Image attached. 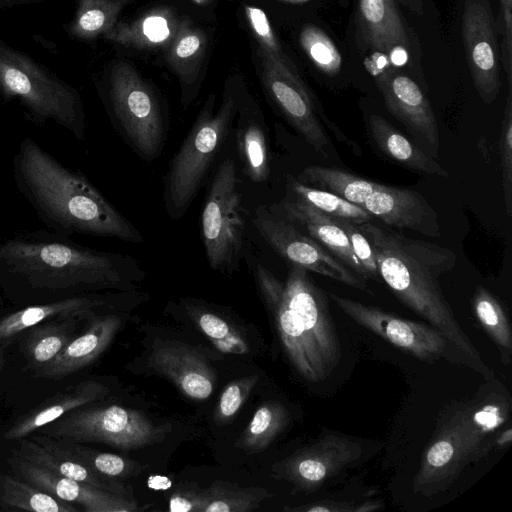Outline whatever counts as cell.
Returning <instances> with one entry per match:
<instances>
[{
	"instance_id": "31",
	"label": "cell",
	"mask_w": 512,
	"mask_h": 512,
	"mask_svg": "<svg viewBox=\"0 0 512 512\" xmlns=\"http://www.w3.org/2000/svg\"><path fill=\"white\" fill-rule=\"evenodd\" d=\"M183 305L194 324L218 351L233 355L249 353L248 341L230 322L204 305L188 300Z\"/></svg>"
},
{
	"instance_id": "26",
	"label": "cell",
	"mask_w": 512,
	"mask_h": 512,
	"mask_svg": "<svg viewBox=\"0 0 512 512\" xmlns=\"http://www.w3.org/2000/svg\"><path fill=\"white\" fill-rule=\"evenodd\" d=\"M370 136L377 149L401 167L422 175L448 177L447 170L411 139L380 115L368 119Z\"/></svg>"
},
{
	"instance_id": "14",
	"label": "cell",
	"mask_w": 512,
	"mask_h": 512,
	"mask_svg": "<svg viewBox=\"0 0 512 512\" xmlns=\"http://www.w3.org/2000/svg\"><path fill=\"white\" fill-rule=\"evenodd\" d=\"M262 83L285 120L318 153L329 154L331 142L317 115L312 96L292 63L273 59L259 48Z\"/></svg>"
},
{
	"instance_id": "1",
	"label": "cell",
	"mask_w": 512,
	"mask_h": 512,
	"mask_svg": "<svg viewBox=\"0 0 512 512\" xmlns=\"http://www.w3.org/2000/svg\"><path fill=\"white\" fill-rule=\"evenodd\" d=\"M140 262L84 247L52 230L0 237V287L18 300H59L102 289H133Z\"/></svg>"
},
{
	"instance_id": "9",
	"label": "cell",
	"mask_w": 512,
	"mask_h": 512,
	"mask_svg": "<svg viewBox=\"0 0 512 512\" xmlns=\"http://www.w3.org/2000/svg\"><path fill=\"white\" fill-rule=\"evenodd\" d=\"M106 106L114 130L141 159L151 163L162 153L168 119L153 88L128 62L110 70Z\"/></svg>"
},
{
	"instance_id": "7",
	"label": "cell",
	"mask_w": 512,
	"mask_h": 512,
	"mask_svg": "<svg viewBox=\"0 0 512 512\" xmlns=\"http://www.w3.org/2000/svg\"><path fill=\"white\" fill-rule=\"evenodd\" d=\"M301 183L332 192L361 207L389 227L439 237L435 209L418 191L380 184L338 168L311 165L297 177Z\"/></svg>"
},
{
	"instance_id": "16",
	"label": "cell",
	"mask_w": 512,
	"mask_h": 512,
	"mask_svg": "<svg viewBox=\"0 0 512 512\" xmlns=\"http://www.w3.org/2000/svg\"><path fill=\"white\" fill-rule=\"evenodd\" d=\"M363 454L364 445L359 439L327 432L313 444L275 463L272 472L275 477L293 484L298 491L313 492L357 463Z\"/></svg>"
},
{
	"instance_id": "41",
	"label": "cell",
	"mask_w": 512,
	"mask_h": 512,
	"mask_svg": "<svg viewBox=\"0 0 512 512\" xmlns=\"http://www.w3.org/2000/svg\"><path fill=\"white\" fill-rule=\"evenodd\" d=\"M502 187L506 212H512V88L509 87L499 139Z\"/></svg>"
},
{
	"instance_id": "30",
	"label": "cell",
	"mask_w": 512,
	"mask_h": 512,
	"mask_svg": "<svg viewBox=\"0 0 512 512\" xmlns=\"http://www.w3.org/2000/svg\"><path fill=\"white\" fill-rule=\"evenodd\" d=\"M0 507L3 510L78 512L72 504L9 474L0 473Z\"/></svg>"
},
{
	"instance_id": "15",
	"label": "cell",
	"mask_w": 512,
	"mask_h": 512,
	"mask_svg": "<svg viewBox=\"0 0 512 512\" xmlns=\"http://www.w3.org/2000/svg\"><path fill=\"white\" fill-rule=\"evenodd\" d=\"M360 44L372 53L364 64L375 81L409 62L410 41L395 0H358Z\"/></svg>"
},
{
	"instance_id": "17",
	"label": "cell",
	"mask_w": 512,
	"mask_h": 512,
	"mask_svg": "<svg viewBox=\"0 0 512 512\" xmlns=\"http://www.w3.org/2000/svg\"><path fill=\"white\" fill-rule=\"evenodd\" d=\"M488 0H465L462 39L470 74L478 95L491 104L499 95L500 46Z\"/></svg>"
},
{
	"instance_id": "4",
	"label": "cell",
	"mask_w": 512,
	"mask_h": 512,
	"mask_svg": "<svg viewBox=\"0 0 512 512\" xmlns=\"http://www.w3.org/2000/svg\"><path fill=\"white\" fill-rule=\"evenodd\" d=\"M308 272L290 265L282 282L261 263L254 266L258 291L274 318L290 363L302 378L318 383L338 365L341 346L327 296Z\"/></svg>"
},
{
	"instance_id": "36",
	"label": "cell",
	"mask_w": 512,
	"mask_h": 512,
	"mask_svg": "<svg viewBox=\"0 0 512 512\" xmlns=\"http://www.w3.org/2000/svg\"><path fill=\"white\" fill-rule=\"evenodd\" d=\"M289 196L302 200L317 210L337 219L362 224L374 220V217L340 196L315 187L307 186L291 175L287 176Z\"/></svg>"
},
{
	"instance_id": "46",
	"label": "cell",
	"mask_w": 512,
	"mask_h": 512,
	"mask_svg": "<svg viewBox=\"0 0 512 512\" xmlns=\"http://www.w3.org/2000/svg\"><path fill=\"white\" fill-rule=\"evenodd\" d=\"M502 17V42L500 45V59L503 67L512 65V0H499Z\"/></svg>"
},
{
	"instance_id": "20",
	"label": "cell",
	"mask_w": 512,
	"mask_h": 512,
	"mask_svg": "<svg viewBox=\"0 0 512 512\" xmlns=\"http://www.w3.org/2000/svg\"><path fill=\"white\" fill-rule=\"evenodd\" d=\"M148 367L168 378L188 398L207 399L214 390L215 375L206 359L192 346L176 340H154Z\"/></svg>"
},
{
	"instance_id": "35",
	"label": "cell",
	"mask_w": 512,
	"mask_h": 512,
	"mask_svg": "<svg viewBox=\"0 0 512 512\" xmlns=\"http://www.w3.org/2000/svg\"><path fill=\"white\" fill-rule=\"evenodd\" d=\"M124 0H77L75 17L69 33L79 40H93L115 24Z\"/></svg>"
},
{
	"instance_id": "29",
	"label": "cell",
	"mask_w": 512,
	"mask_h": 512,
	"mask_svg": "<svg viewBox=\"0 0 512 512\" xmlns=\"http://www.w3.org/2000/svg\"><path fill=\"white\" fill-rule=\"evenodd\" d=\"M177 33L175 17L167 10H155L131 23H116L103 37L124 46L148 49L171 43Z\"/></svg>"
},
{
	"instance_id": "40",
	"label": "cell",
	"mask_w": 512,
	"mask_h": 512,
	"mask_svg": "<svg viewBox=\"0 0 512 512\" xmlns=\"http://www.w3.org/2000/svg\"><path fill=\"white\" fill-rule=\"evenodd\" d=\"M258 380V375H249L235 379L226 385L214 412V420L218 425L226 424L238 413Z\"/></svg>"
},
{
	"instance_id": "32",
	"label": "cell",
	"mask_w": 512,
	"mask_h": 512,
	"mask_svg": "<svg viewBox=\"0 0 512 512\" xmlns=\"http://www.w3.org/2000/svg\"><path fill=\"white\" fill-rule=\"evenodd\" d=\"M287 409L277 401L262 403L235 443V447L249 453L265 450L286 428Z\"/></svg>"
},
{
	"instance_id": "13",
	"label": "cell",
	"mask_w": 512,
	"mask_h": 512,
	"mask_svg": "<svg viewBox=\"0 0 512 512\" xmlns=\"http://www.w3.org/2000/svg\"><path fill=\"white\" fill-rule=\"evenodd\" d=\"M252 222L264 240L290 265L329 277L369 292L366 279L344 265L328 249L265 206L256 209Z\"/></svg>"
},
{
	"instance_id": "22",
	"label": "cell",
	"mask_w": 512,
	"mask_h": 512,
	"mask_svg": "<svg viewBox=\"0 0 512 512\" xmlns=\"http://www.w3.org/2000/svg\"><path fill=\"white\" fill-rule=\"evenodd\" d=\"M15 454L60 476L131 497V491L114 478L104 476L68 454L58 440L42 433L18 440Z\"/></svg>"
},
{
	"instance_id": "5",
	"label": "cell",
	"mask_w": 512,
	"mask_h": 512,
	"mask_svg": "<svg viewBox=\"0 0 512 512\" xmlns=\"http://www.w3.org/2000/svg\"><path fill=\"white\" fill-rule=\"evenodd\" d=\"M508 418L500 394L455 408L427 445L413 479V490L426 497L448 489L463 470L497 448L496 437Z\"/></svg>"
},
{
	"instance_id": "50",
	"label": "cell",
	"mask_w": 512,
	"mask_h": 512,
	"mask_svg": "<svg viewBox=\"0 0 512 512\" xmlns=\"http://www.w3.org/2000/svg\"><path fill=\"white\" fill-rule=\"evenodd\" d=\"M278 1L291 3V4H299V3H304V2H307L310 0H278Z\"/></svg>"
},
{
	"instance_id": "3",
	"label": "cell",
	"mask_w": 512,
	"mask_h": 512,
	"mask_svg": "<svg viewBox=\"0 0 512 512\" xmlns=\"http://www.w3.org/2000/svg\"><path fill=\"white\" fill-rule=\"evenodd\" d=\"M358 227L373 248L383 283L393 294L471 359L486 366L440 287V277L457 264L456 253L434 243L409 238L373 221L358 224Z\"/></svg>"
},
{
	"instance_id": "45",
	"label": "cell",
	"mask_w": 512,
	"mask_h": 512,
	"mask_svg": "<svg viewBox=\"0 0 512 512\" xmlns=\"http://www.w3.org/2000/svg\"><path fill=\"white\" fill-rule=\"evenodd\" d=\"M168 509L170 512H202L201 487L178 488L169 498Z\"/></svg>"
},
{
	"instance_id": "6",
	"label": "cell",
	"mask_w": 512,
	"mask_h": 512,
	"mask_svg": "<svg viewBox=\"0 0 512 512\" xmlns=\"http://www.w3.org/2000/svg\"><path fill=\"white\" fill-rule=\"evenodd\" d=\"M0 93L6 100H17L34 124L53 121L77 140L85 139V112L78 91L2 39Z\"/></svg>"
},
{
	"instance_id": "42",
	"label": "cell",
	"mask_w": 512,
	"mask_h": 512,
	"mask_svg": "<svg viewBox=\"0 0 512 512\" xmlns=\"http://www.w3.org/2000/svg\"><path fill=\"white\" fill-rule=\"evenodd\" d=\"M337 221L345 231L352 251L364 270L366 279L383 283L373 248L367 237L360 231L358 224L343 219H337Z\"/></svg>"
},
{
	"instance_id": "33",
	"label": "cell",
	"mask_w": 512,
	"mask_h": 512,
	"mask_svg": "<svg viewBox=\"0 0 512 512\" xmlns=\"http://www.w3.org/2000/svg\"><path fill=\"white\" fill-rule=\"evenodd\" d=\"M202 512H247L261 506L271 497L260 487H242L227 481H215L201 488Z\"/></svg>"
},
{
	"instance_id": "12",
	"label": "cell",
	"mask_w": 512,
	"mask_h": 512,
	"mask_svg": "<svg viewBox=\"0 0 512 512\" xmlns=\"http://www.w3.org/2000/svg\"><path fill=\"white\" fill-rule=\"evenodd\" d=\"M328 297L353 321L422 361L433 363L445 359L454 364L469 366L487 379H494L489 367L475 362L430 324L405 320L377 307L334 293H328Z\"/></svg>"
},
{
	"instance_id": "23",
	"label": "cell",
	"mask_w": 512,
	"mask_h": 512,
	"mask_svg": "<svg viewBox=\"0 0 512 512\" xmlns=\"http://www.w3.org/2000/svg\"><path fill=\"white\" fill-rule=\"evenodd\" d=\"M89 320L86 331L73 338L52 362L33 372L34 377L62 379L90 365L109 347L121 326V318L115 314H93Z\"/></svg>"
},
{
	"instance_id": "43",
	"label": "cell",
	"mask_w": 512,
	"mask_h": 512,
	"mask_svg": "<svg viewBox=\"0 0 512 512\" xmlns=\"http://www.w3.org/2000/svg\"><path fill=\"white\" fill-rule=\"evenodd\" d=\"M245 13L248 23L260 44L259 48L279 62L291 63L283 53L265 12L261 8L245 5Z\"/></svg>"
},
{
	"instance_id": "27",
	"label": "cell",
	"mask_w": 512,
	"mask_h": 512,
	"mask_svg": "<svg viewBox=\"0 0 512 512\" xmlns=\"http://www.w3.org/2000/svg\"><path fill=\"white\" fill-rule=\"evenodd\" d=\"M236 144L244 174L254 183L266 182L271 173L268 129L262 115L242 110L236 128Z\"/></svg>"
},
{
	"instance_id": "44",
	"label": "cell",
	"mask_w": 512,
	"mask_h": 512,
	"mask_svg": "<svg viewBox=\"0 0 512 512\" xmlns=\"http://www.w3.org/2000/svg\"><path fill=\"white\" fill-rule=\"evenodd\" d=\"M384 504L380 501L356 502L348 500L326 499L298 507L284 508L291 512H371L381 510Z\"/></svg>"
},
{
	"instance_id": "38",
	"label": "cell",
	"mask_w": 512,
	"mask_h": 512,
	"mask_svg": "<svg viewBox=\"0 0 512 512\" xmlns=\"http://www.w3.org/2000/svg\"><path fill=\"white\" fill-rule=\"evenodd\" d=\"M61 447L72 457L96 472L110 478H128L142 473L140 463L113 453L101 452L82 443L57 439Z\"/></svg>"
},
{
	"instance_id": "18",
	"label": "cell",
	"mask_w": 512,
	"mask_h": 512,
	"mask_svg": "<svg viewBox=\"0 0 512 512\" xmlns=\"http://www.w3.org/2000/svg\"><path fill=\"white\" fill-rule=\"evenodd\" d=\"M375 82L388 111L424 146L426 153L437 157L440 146L437 121L418 84L398 71L390 72Z\"/></svg>"
},
{
	"instance_id": "8",
	"label": "cell",
	"mask_w": 512,
	"mask_h": 512,
	"mask_svg": "<svg viewBox=\"0 0 512 512\" xmlns=\"http://www.w3.org/2000/svg\"><path fill=\"white\" fill-rule=\"evenodd\" d=\"M239 101L231 94L214 111V96L202 107L192 127L171 158L164 183V206L171 220L183 218L229 135Z\"/></svg>"
},
{
	"instance_id": "25",
	"label": "cell",
	"mask_w": 512,
	"mask_h": 512,
	"mask_svg": "<svg viewBox=\"0 0 512 512\" xmlns=\"http://www.w3.org/2000/svg\"><path fill=\"white\" fill-rule=\"evenodd\" d=\"M108 394V388L94 380H86L69 386L21 415L5 431L3 438L12 441L28 437L65 414L101 400Z\"/></svg>"
},
{
	"instance_id": "48",
	"label": "cell",
	"mask_w": 512,
	"mask_h": 512,
	"mask_svg": "<svg viewBox=\"0 0 512 512\" xmlns=\"http://www.w3.org/2000/svg\"><path fill=\"white\" fill-rule=\"evenodd\" d=\"M512 440V429L510 427L500 431L496 437L497 448H502L507 444H510Z\"/></svg>"
},
{
	"instance_id": "39",
	"label": "cell",
	"mask_w": 512,
	"mask_h": 512,
	"mask_svg": "<svg viewBox=\"0 0 512 512\" xmlns=\"http://www.w3.org/2000/svg\"><path fill=\"white\" fill-rule=\"evenodd\" d=\"M299 42L311 62L326 75L334 76L342 68V56L332 39L317 26L305 25Z\"/></svg>"
},
{
	"instance_id": "49",
	"label": "cell",
	"mask_w": 512,
	"mask_h": 512,
	"mask_svg": "<svg viewBox=\"0 0 512 512\" xmlns=\"http://www.w3.org/2000/svg\"><path fill=\"white\" fill-rule=\"evenodd\" d=\"M39 0H0V6H12L17 4L31 3Z\"/></svg>"
},
{
	"instance_id": "34",
	"label": "cell",
	"mask_w": 512,
	"mask_h": 512,
	"mask_svg": "<svg viewBox=\"0 0 512 512\" xmlns=\"http://www.w3.org/2000/svg\"><path fill=\"white\" fill-rule=\"evenodd\" d=\"M474 314L500 351L501 360L508 364L512 353V331L506 312L498 299L478 285L472 297Z\"/></svg>"
},
{
	"instance_id": "21",
	"label": "cell",
	"mask_w": 512,
	"mask_h": 512,
	"mask_svg": "<svg viewBox=\"0 0 512 512\" xmlns=\"http://www.w3.org/2000/svg\"><path fill=\"white\" fill-rule=\"evenodd\" d=\"M109 304L105 297L79 294L59 300L33 303L0 319V372L5 365V351L30 327L54 318H88Z\"/></svg>"
},
{
	"instance_id": "11",
	"label": "cell",
	"mask_w": 512,
	"mask_h": 512,
	"mask_svg": "<svg viewBox=\"0 0 512 512\" xmlns=\"http://www.w3.org/2000/svg\"><path fill=\"white\" fill-rule=\"evenodd\" d=\"M240 179L235 160L222 161L210 185L201 214V233L211 269L231 274L244 250Z\"/></svg>"
},
{
	"instance_id": "2",
	"label": "cell",
	"mask_w": 512,
	"mask_h": 512,
	"mask_svg": "<svg viewBox=\"0 0 512 512\" xmlns=\"http://www.w3.org/2000/svg\"><path fill=\"white\" fill-rule=\"evenodd\" d=\"M13 177L39 219L63 235L111 237L143 242L140 231L81 172L72 170L29 137L13 158Z\"/></svg>"
},
{
	"instance_id": "19",
	"label": "cell",
	"mask_w": 512,
	"mask_h": 512,
	"mask_svg": "<svg viewBox=\"0 0 512 512\" xmlns=\"http://www.w3.org/2000/svg\"><path fill=\"white\" fill-rule=\"evenodd\" d=\"M8 462L11 469L23 480L62 501L79 504L86 512H133L138 510L137 502L131 497L60 476L25 460L14 452L8 458Z\"/></svg>"
},
{
	"instance_id": "47",
	"label": "cell",
	"mask_w": 512,
	"mask_h": 512,
	"mask_svg": "<svg viewBox=\"0 0 512 512\" xmlns=\"http://www.w3.org/2000/svg\"><path fill=\"white\" fill-rule=\"evenodd\" d=\"M404 6H406L413 13L421 16L424 13V1L423 0H399Z\"/></svg>"
},
{
	"instance_id": "37",
	"label": "cell",
	"mask_w": 512,
	"mask_h": 512,
	"mask_svg": "<svg viewBox=\"0 0 512 512\" xmlns=\"http://www.w3.org/2000/svg\"><path fill=\"white\" fill-rule=\"evenodd\" d=\"M205 47L204 33L189 28L179 30L172 40L167 60L184 84L196 82Z\"/></svg>"
},
{
	"instance_id": "24",
	"label": "cell",
	"mask_w": 512,
	"mask_h": 512,
	"mask_svg": "<svg viewBox=\"0 0 512 512\" xmlns=\"http://www.w3.org/2000/svg\"><path fill=\"white\" fill-rule=\"evenodd\" d=\"M280 207L287 221L299 230L305 231L308 236L328 249L350 270L366 279L364 270L355 257L349 239L337 218L289 195L281 201Z\"/></svg>"
},
{
	"instance_id": "10",
	"label": "cell",
	"mask_w": 512,
	"mask_h": 512,
	"mask_svg": "<svg viewBox=\"0 0 512 512\" xmlns=\"http://www.w3.org/2000/svg\"><path fill=\"white\" fill-rule=\"evenodd\" d=\"M171 429L170 424L155 423L137 409L88 404L38 431L55 439L102 443L121 451H131L162 442Z\"/></svg>"
},
{
	"instance_id": "51",
	"label": "cell",
	"mask_w": 512,
	"mask_h": 512,
	"mask_svg": "<svg viewBox=\"0 0 512 512\" xmlns=\"http://www.w3.org/2000/svg\"><path fill=\"white\" fill-rule=\"evenodd\" d=\"M194 2L198 3V4H204L206 3L208 0H193Z\"/></svg>"
},
{
	"instance_id": "28",
	"label": "cell",
	"mask_w": 512,
	"mask_h": 512,
	"mask_svg": "<svg viewBox=\"0 0 512 512\" xmlns=\"http://www.w3.org/2000/svg\"><path fill=\"white\" fill-rule=\"evenodd\" d=\"M80 317L54 318L27 329L19 338L20 349L33 372L52 362L73 339Z\"/></svg>"
}]
</instances>
